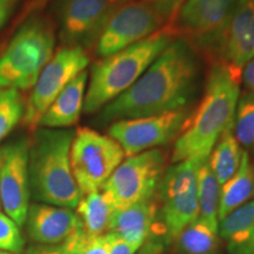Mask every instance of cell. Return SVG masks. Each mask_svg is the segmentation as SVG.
I'll use <instances>...</instances> for the list:
<instances>
[{"label":"cell","instance_id":"cell-1","mask_svg":"<svg viewBox=\"0 0 254 254\" xmlns=\"http://www.w3.org/2000/svg\"><path fill=\"white\" fill-rule=\"evenodd\" d=\"M202 85V63L186 38H174L144 74L99 111L97 122L144 118L190 109Z\"/></svg>","mask_w":254,"mask_h":254},{"label":"cell","instance_id":"cell-2","mask_svg":"<svg viewBox=\"0 0 254 254\" xmlns=\"http://www.w3.org/2000/svg\"><path fill=\"white\" fill-rule=\"evenodd\" d=\"M240 82L241 69L221 62L212 66L198 109L174 141L173 164L209 157L219 138L234 125Z\"/></svg>","mask_w":254,"mask_h":254},{"label":"cell","instance_id":"cell-3","mask_svg":"<svg viewBox=\"0 0 254 254\" xmlns=\"http://www.w3.org/2000/svg\"><path fill=\"white\" fill-rule=\"evenodd\" d=\"M74 129L40 127L28 148L30 194L41 204L74 209L81 193L73 178L69 150Z\"/></svg>","mask_w":254,"mask_h":254},{"label":"cell","instance_id":"cell-4","mask_svg":"<svg viewBox=\"0 0 254 254\" xmlns=\"http://www.w3.org/2000/svg\"><path fill=\"white\" fill-rule=\"evenodd\" d=\"M174 39L166 27L92 66L84 112L93 114L132 86Z\"/></svg>","mask_w":254,"mask_h":254},{"label":"cell","instance_id":"cell-5","mask_svg":"<svg viewBox=\"0 0 254 254\" xmlns=\"http://www.w3.org/2000/svg\"><path fill=\"white\" fill-rule=\"evenodd\" d=\"M55 27L46 17L33 15L19 27L0 56V87L28 90L55 55Z\"/></svg>","mask_w":254,"mask_h":254},{"label":"cell","instance_id":"cell-6","mask_svg":"<svg viewBox=\"0 0 254 254\" xmlns=\"http://www.w3.org/2000/svg\"><path fill=\"white\" fill-rule=\"evenodd\" d=\"M204 160L190 159L165 170L157 194L160 201L154 233L172 243L199 217L198 171ZM153 233V234H154Z\"/></svg>","mask_w":254,"mask_h":254},{"label":"cell","instance_id":"cell-7","mask_svg":"<svg viewBox=\"0 0 254 254\" xmlns=\"http://www.w3.org/2000/svg\"><path fill=\"white\" fill-rule=\"evenodd\" d=\"M126 155L110 135L80 127L74 132L69 150L73 178L81 195L101 190Z\"/></svg>","mask_w":254,"mask_h":254},{"label":"cell","instance_id":"cell-8","mask_svg":"<svg viewBox=\"0 0 254 254\" xmlns=\"http://www.w3.org/2000/svg\"><path fill=\"white\" fill-rule=\"evenodd\" d=\"M165 163L166 155L159 148L123 160L101 187L113 211L153 199L165 172Z\"/></svg>","mask_w":254,"mask_h":254},{"label":"cell","instance_id":"cell-9","mask_svg":"<svg viewBox=\"0 0 254 254\" xmlns=\"http://www.w3.org/2000/svg\"><path fill=\"white\" fill-rule=\"evenodd\" d=\"M90 64L86 50L79 46H65L57 51L38 77L25 105L23 124L30 129L38 127L41 117L60 92L85 71Z\"/></svg>","mask_w":254,"mask_h":254},{"label":"cell","instance_id":"cell-10","mask_svg":"<svg viewBox=\"0 0 254 254\" xmlns=\"http://www.w3.org/2000/svg\"><path fill=\"white\" fill-rule=\"evenodd\" d=\"M129 0H56L59 33L65 46L90 50L111 17Z\"/></svg>","mask_w":254,"mask_h":254},{"label":"cell","instance_id":"cell-11","mask_svg":"<svg viewBox=\"0 0 254 254\" xmlns=\"http://www.w3.org/2000/svg\"><path fill=\"white\" fill-rule=\"evenodd\" d=\"M192 111L185 109L144 118L118 120L110 124L107 132L122 146L126 157H133L177 139Z\"/></svg>","mask_w":254,"mask_h":254},{"label":"cell","instance_id":"cell-12","mask_svg":"<svg viewBox=\"0 0 254 254\" xmlns=\"http://www.w3.org/2000/svg\"><path fill=\"white\" fill-rule=\"evenodd\" d=\"M165 26L163 18L144 0H129L120 6L101 32L95 53L105 58L153 36Z\"/></svg>","mask_w":254,"mask_h":254},{"label":"cell","instance_id":"cell-13","mask_svg":"<svg viewBox=\"0 0 254 254\" xmlns=\"http://www.w3.org/2000/svg\"><path fill=\"white\" fill-rule=\"evenodd\" d=\"M30 140L19 139L0 148V205L17 226L23 227L30 206Z\"/></svg>","mask_w":254,"mask_h":254},{"label":"cell","instance_id":"cell-14","mask_svg":"<svg viewBox=\"0 0 254 254\" xmlns=\"http://www.w3.org/2000/svg\"><path fill=\"white\" fill-rule=\"evenodd\" d=\"M237 0H186L176 17L166 25L174 37H193L209 43L221 33Z\"/></svg>","mask_w":254,"mask_h":254},{"label":"cell","instance_id":"cell-15","mask_svg":"<svg viewBox=\"0 0 254 254\" xmlns=\"http://www.w3.org/2000/svg\"><path fill=\"white\" fill-rule=\"evenodd\" d=\"M212 41L219 43L221 63L243 71L254 59V0H237L226 26Z\"/></svg>","mask_w":254,"mask_h":254},{"label":"cell","instance_id":"cell-16","mask_svg":"<svg viewBox=\"0 0 254 254\" xmlns=\"http://www.w3.org/2000/svg\"><path fill=\"white\" fill-rule=\"evenodd\" d=\"M25 224L37 245H63L77 228L78 218L71 208L34 202L28 206Z\"/></svg>","mask_w":254,"mask_h":254},{"label":"cell","instance_id":"cell-17","mask_svg":"<svg viewBox=\"0 0 254 254\" xmlns=\"http://www.w3.org/2000/svg\"><path fill=\"white\" fill-rule=\"evenodd\" d=\"M159 205L154 198L128 207L114 209L106 233L122 238L139 249L154 233Z\"/></svg>","mask_w":254,"mask_h":254},{"label":"cell","instance_id":"cell-18","mask_svg":"<svg viewBox=\"0 0 254 254\" xmlns=\"http://www.w3.org/2000/svg\"><path fill=\"white\" fill-rule=\"evenodd\" d=\"M88 82L85 69L60 92L41 117L38 127L44 128H68L78 123L84 110V100Z\"/></svg>","mask_w":254,"mask_h":254},{"label":"cell","instance_id":"cell-19","mask_svg":"<svg viewBox=\"0 0 254 254\" xmlns=\"http://www.w3.org/2000/svg\"><path fill=\"white\" fill-rule=\"evenodd\" d=\"M228 254H254V199L218 222Z\"/></svg>","mask_w":254,"mask_h":254},{"label":"cell","instance_id":"cell-20","mask_svg":"<svg viewBox=\"0 0 254 254\" xmlns=\"http://www.w3.org/2000/svg\"><path fill=\"white\" fill-rule=\"evenodd\" d=\"M112 212V205L101 190L81 195L75 207L78 225L74 233L86 239L104 236L107 232Z\"/></svg>","mask_w":254,"mask_h":254},{"label":"cell","instance_id":"cell-21","mask_svg":"<svg viewBox=\"0 0 254 254\" xmlns=\"http://www.w3.org/2000/svg\"><path fill=\"white\" fill-rule=\"evenodd\" d=\"M254 198V165L247 151L243 152L239 170L221 186L218 220H221L234 209Z\"/></svg>","mask_w":254,"mask_h":254},{"label":"cell","instance_id":"cell-22","mask_svg":"<svg viewBox=\"0 0 254 254\" xmlns=\"http://www.w3.org/2000/svg\"><path fill=\"white\" fill-rule=\"evenodd\" d=\"M243 152L244 150H241L239 142L234 136L233 127L228 128L214 145L207 161L209 168L221 186L239 170Z\"/></svg>","mask_w":254,"mask_h":254},{"label":"cell","instance_id":"cell-23","mask_svg":"<svg viewBox=\"0 0 254 254\" xmlns=\"http://www.w3.org/2000/svg\"><path fill=\"white\" fill-rule=\"evenodd\" d=\"M176 244L179 254H217L218 227L198 217L184 228L176 239Z\"/></svg>","mask_w":254,"mask_h":254},{"label":"cell","instance_id":"cell-24","mask_svg":"<svg viewBox=\"0 0 254 254\" xmlns=\"http://www.w3.org/2000/svg\"><path fill=\"white\" fill-rule=\"evenodd\" d=\"M221 185L209 168L207 159L198 171V205L199 218L218 227V212L220 205Z\"/></svg>","mask_w":254,"mask_h":254},{"label":"cell","instance_id":"cell-25","mask_svg":"<svg viewBox=\"0 0 254 254\" xmlns=\"http://www.w3.org/2000/svg\"><path fill=\"white\" fill-rule=\"evenodd\" d=\"M233 133L245 151L254 152V93L245 92L240 95L234 117Z\"/></svg>","mask_w":254,"mask_h":254},{"label":"cell","instance_id":"cell-26","mask_svg":"<svg viewBox=\"0 0 254 254\" xmlns=\"http://www.w3.org/2000/svg\"><path fill=\"white\" fill-rule=\"evenodd\" d=\"M25 105L17 90L2 88L0 91V141L23 120Z\"/></svg>","mask_w":254,"mask_h":254},{"label":"cell","instance_id":"cell-27","mask_svg":"<svg viewBox=\"0 0 254 254\" xmlns=\"http://www.w3.org/2000/svg\"><path fill=\"white\" fill-rule=\"evenodd\" d=\"M111 236L109 233L93 239H86L75 234L74 232L63 244L69 254H109Z\"/></svg>","mask_w":254,"mask_h":254},{"label":"cell","instance_id":"cell-28","mask_svg":"<svg viewBox=\"0 0 254 254\" xmlns=\"http://www.w3.org/2000/svg\"><path fill=\"white\" fill-rule=\"evenodd\" d=\"M25 240L17 224L0 212V251L20 254L24 251Z\"/></svg>","mask_w":254,"mask_h":254},{"label":"cell","instance_id":"cell-29","mask_svg":"<svg viewBox=\"0 0 254 254\" xmlns=\"http://www.w3.org/2000/svg\"><path fill=\"white\" fill-rule=\"evenodd\" d=\"M153 7L157 13L163 18L165 26L173 20L177 12L182 7L186 0H144Z\"/></svg>","mask_w":254,"mask_h":254},{"label":"cell","instance_id":"cell-30","mask_svg":"<svg viewBox=\"0 0 254 254\" xmlns=\"http://www.w3.org/2000/svg\"><path fill=\"white\" fill-rule=\"evenodd\" d=\"M111 236V245L109 254H136L139 247L132 244L127 243L126 240L122 239V238L113 236V234L109 233Z\"/></svg>","mask_w":254,"mask_h":254},{"label":"cell","instance_id":"cell-31","mask_svg":"<svg viewBox=\"0 0 254 254\" xmlns=\"http://www.w3.org/2000/svg\"><path fill=\"white\" fill-rule=\"evenodd\" d=\"M25 254H69L63 245H32Z\"/></svg>","mask_w":254,"mask_h":254},{"label":"cell","instance_id":"cell-32","mask_svg":"<svg viewBox=\"0 0 254 254\" xmlns=\"http://www.w3.org/2000/svg\"><path fill=\"white\" fill-rule=\"evenodd\" d=\"M18 1L19 0H0V30L14 12Z\"/></svg>","mask_w":254,"mask_h":254},{"label":"cell","instance_id":"cell-33","mask_svg":"<svg viewBox=\"0 0 254 254\" xmlns=\"http://www.w3.org/2000/svg\"><path fill=\"white\" fill-rule=\"evenodd\" d=\"M241 81H244L246 88H249V92L254 93V59L244 66L241 71Z\"/></svg>","mask_w":254,"mask_h":254},{"label":"cell","instance_id":"cell-34","mask_svg":"<svg viewBox=\"0 0 254 254\" xmlns=\"http://www.w3.org/2000/svg\"><path fill=\"white\" fill-rule=\"evenodd\" d=\"M164 245L163 241H158L155 239H148L146 243L140 247V250L136 252V254H163Z\"/></svg>","mask_w":254,"mask_h":254},{"label":"cell","instance_id":"cell-35","mask_svg":"<svg viewBox=\"0 0 254 254\" xmlns=\"http://www.w3.org/2000/svg\"><path fill=\"white\" fill-rule=\"evenodd\" d=\"M0 254H12V253H8V252H4V251H0Z\"/></svg>","mask_w":254,"mask_h":254},{"label":"cell","instance_id":"cell-36","mask_svg":"<svg viewBox=\"0 0 254 254\" xmlns=\"http://www.w3.org/2000/svg\"><path fill=\"white\" fill-rule=\"evenodd\" d=\"M1 90H2V88H1V87H0V91H1Z\"/></svg>","mask_w":254,"mask_h":254}]
</instances>
